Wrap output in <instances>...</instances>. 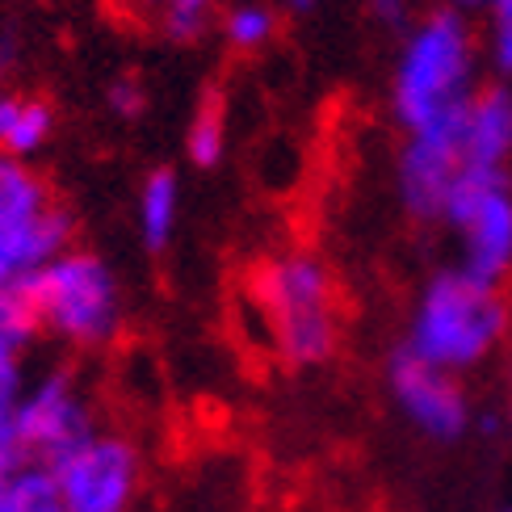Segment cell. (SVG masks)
Masks as SVG:
<instances>
[{"label": "cell", "mask_w": 512, "mask_h": 512, "mask_svg": "<svg viewBox=\"0 0 512 512\" xmlns=\"http://www.w3.org/2000/svg\"><path fill=\"white\" fill-rule=\"evenodd\" d=\"M504 332L508 303L500 286H487L466 269H445L424 286L403 349L445 374H458L479 366L504 340Z\"/></svg>", "instance_id": "1"}, {"label": "cell", "mask_w": 512, "mask_h": 512, "mask_svg": "<svg viewBox=\"0 0 512 512\" xmlns=\"http://www.w3.org/2000/svg\"><path fill=\"white\" fill-rule=\"evenodd\" d=\"M471 101V26L458 9H441L403 42L395 68V118L408 135H420L462 122Z\"/></svg>", "instance_id": "2"}, {"label": "cell", "mask_w": 512, "mask_h": 512, "mask_svg": "<svg viewBox=\"0 0 512 512\" xmlns=\"http://www.w3.org/2000/svg\"><path fill=\"white\" fill-rule=\"evenodd\" d=\"M252 303L261 307L273 345L290 366H324L336 353V294L315 256L294 252L256 265Z\"/></svg>", "instance_id": "3"}, {"label": "cell", "mask_w": 512, "mask_h": 512, "mask_svg": "<svg viewBox=\"0 0 512 512\" xmlns=\"http://www.w3.org/2000/svg\"><path fill=\"white\" fill-rule=\"evenodd\" d=\"M30 286L38 298L42 328L68 340L76 349H97L114 340L122 324V294L114 282V269L93 252L68 248L51 265L30 273Z\"/></svg>", "instance_id": "4"}, {"label": "cell", "mask_w": 512, "mask_h": 512, "mask_svg": "<svg viewBox=\"0 0 512 512\" xmlns=\"http://www.w3.org/2000/svg\"><path fill=\"white\" fill-rule=\"evenodd\" d=\"M72 215L21 160L0 156V290L68 252Z\"/></svg>", "instance_id": "5"}, {"label": "cell", "mask_w": 512, "mask_h": 512, "mask_svg": "<svg viewBox=\"0 0 512 512\" xmlns=\"http://www.w3.org/2000/svg\"><path fill=\"white\" fill-rule=\"evenodd\" d=\"M47 471L68 512H131L143 483V454L122 433H93Z\"/></svg>", "instance_id": "6"}, {"label": "cell", "mask_w": 512, "mask_h": 512, "mask_svg": "<svg viewBox=\"0 0 512 512\" xmlns=\"http://www.w3.org/2000/svg\"><path fill=\"white\" fill-rule=\"evenodd\" d=\"M93 433H97L93 408L72 370H47L26 387V399L17 408V429H13L17 454L26 462L51 466L63 454H72L76 445H84Z\"/></svg>", "instance_id": "7"}, {"label": "cell", "mask_w": 512, "mask_h": 512, "mask_svg": "<svg viewBox=\"0 0 512 512\" xmlns=\"http://www.w3.org/2000/svg\"><path fill=\"white\" fill-rule=\"evenodd\" d=\"M387 382H391V395L399 403L403 420L429 441L454 445L471 433L475 416H471V403H466V391L458 387L454 374L429 366V361L412 357L399 345L387 366Z\"/></svg>", "instance_id": "8"}, {"label": "cell", "mask_w": 512, "mask_h": 512, "mask_svg": "<svg viewBox=\"0 0 512 512\" xmlns=\"http://www.w3.org/2000/svg\"><path fill=\"white\" fill-rule=\"evenodd\" d=\"M462 135H466V118L450 126H433V131H420L408 139V147L399 156V194H403L408 215L441 219L445 194H450L454 177L462 173Z\"/></svg>", "instance_id": "9"}, {"label": "cell", "mask_w": 512, "mask_h": 512, "mask_svg": "<svg viewBox=\"0 0 512 512\" xmlns=\"http://www.w3.org/2000/svg\"><path fill=\"white\" fill-rule=\"evenodd\" d=\"M471 277L500 286L512 269V189L496 194L466 227V265Z\"/></svg>", "instance_id": "10"}, {"label": "cell", "mask_w": 512, "mask_h": 512, "mask_svg": "<svg viewBox=\"0 0 512 512\" xmlns=\"http://www.w3.org/2000/svg\"><path fill=\"white\" fill-rule=\"evenodd\" d=\"M512 152V93L504 84L475 93L462 135V164L500 168Z\"/></svg>", "instance_id": "11"}, {"label": "cell", "mask_w": 512, "mask_h": 512, "mask_svg": "<svg viewBox=\"0 0 512 512\" xmlns=\"http://www.w3.org/2000/svg\"><path fill=\"white\" fill-rule=\"evenodd\" d=\"M55 131V110L42 97H0V152L9 160L34 156Z\"/></svg>", "instance_id": "12"}, {"label": "cell", "mask_w": 512, "mask_h": 512, "mask_svg": "<svg viewBox=\"0 0 512 512\" xmlns=\"http://www.w3.org/2000/svg\"><path fill=\"white\" fill-rule=\"evenodd\" d=\"M177 206H181V181L173 168H152L139 189V231L147 252H164L177 227Z\"/></svg>", "instance_id": "13"}, {"label": "cell", "mask_w": 512, "mask_h": 512, "mask_svg": "<svg viewBox=\"0 0 512 512\" xmlns=\"http://www.w3.org/2000/svg\"><path fill=\"white\" fill-rule=\"evenodd\" d=\"M504 189H508L504 168H475V164H462V173L454 177L450 194H445L441 219L466 231V227H471V219L479 215V210L492 202L496 194H504Z\"/></svg>", "instance_id": "14"}, {"label": "cell", "mask_w": 512, "mask_h": 512, "mask_svg": "<svg viewBox=\"0 0 512 512\" xmlns=\"http://www.w3.org/2000/svg\"><path fill=\"white\" fill-rule=\"evenodd\" d=\"M223 143H227V97H223V89L210 84L194 110V122H189L185 152L198 168H215L223 160Z\"/></svg>", "instance_id": "15"}, {"label": "cell", "mask_w": 512, "mask_h": 512, "mask_svg": "<svg viewBox=\"0 0 512 512\" xmlns=\"http://www.w3.org/2000/svg\"><path fill=\"white\" fill-rule=\"evenodd\" d=\"M38 332H42L38 298H34L30 277H21V282L0 290V340H5V345L26 349Z\"/></svg>", "instance_id": "16"}, {"label": "cell", "mask_w": 512, "mask_h": 512, "mask_svg": "<svg viewBox=\"0 0 512 512\" xmlns=\"http://www.w3.org/2000/svg\"><path fill=\"white\" fill-rule=\"evenodd\" d=\"M21 353L17 345H5L0 340V450H17L13 429H17V408L26 399V366H21Z\"/></svg>", "instance_id": "17"}, {"label": "cell", "mask_w": 512, "mask_h": 512, "mask_svg": "<svg viewBox=\"0 0 512 512\" xmlns=\"http://www.w3.org/2000/svg\"><path fill=\"white\" fill-rule=\"evenodd\" d=\"M5 512H68V508H63L59 487H55V479H51L47 466L21 462L17 475H13V487H9Z\"/></svg>", "instance_id": "18"}, {"label": "cell", "mask_w": 512, "mask_h": 512, "mask_svg": "<svg viewBox=\"0 0 512 512\" xmlns=\"http://www.w3.org/2000/svg\"><path fill=\"white\" fill-rule=\"evenodd\" d=\"M273 30H277V17L265 5H236L227 13V38H231V47H240V51L265 47Z\"/></svg>", "instance_id": "19"}, {"label": "cell", "mask_w": 512, "mask_h": 512, "mask_svg": "<svg viewBox=\"0 0 512 512\" xmlns=\"http://www.w3.org/2000/svg\"><path fill=\"white\" fill-rule=\"evenodd\" d=\"M215 0H168L164 5V34L173 42H194L206 30V17Z\"/></svg>", "instance_id": "20"}, {"label": "cell", "mask_w": 512, "mask_h": 512, "mask_svg": "<svg viewBox=\"0 0 512 512\" xmlns=\"http://www.w3.org/2000/svg\"><path fill=\"white\" fill-rule=\"evenodd\" d=\"M105 101H110V110L118 118H139L143 105H147V93H143V84L135 76H118L110 89H105Z\"/></svg>", "instance_id": "21"}, {"label": "cell", "mask_w": 512, "mask_h": 512, "mask_svg": "<svg viewBox=\"0 0 512 512\" xmlns=\"http://www.w3.org/2000/svg\"><path fill=\"white\" fill-rule=\"evenodd\" d=\"M496 13V63L512 72V0H492Z\"/></svg>", "instance_id": "22"}, {"label": "cell", "mask_w": 512, "mask_h": 512, "mask_svg": "<svg viewBox=\"0 0 512 512\" xmlns=\"http://www.w3.org/2000/svg\"><path fill=\"white\" fill-rule=\"evenodd\" d=\"M26 462L17 450H0V512H5L9 504V487H13V475H17V466Z\"/></svg>", "instance_id": "23"}, {"label": "cell", "mask_w": 512, "mask_h": 512, "mask_svg": "<svg viewBox=\"0 0 512 512\" xmlns=\"http://www.w3.org/2000/svg\"><path fill=\"white\" fill-rule=\"evenodd\" d=\"M374 17L387 21V26H403V0H370Z\"/></svg>", "instance_id": "24"}, {"label": "cell", "mask_w": 512, "mask_h": 512, "mask_svg": "<svg viewBox=\"0 0 512 512\" xmlns=\"http://www.w3.org/2000/svg\"><path fill=\"white\" fill-rule=\"evenodd\" d=\"M13 59H17V34L13 30H0V72H5Z\"/></svg>", "instance_id": "25"}, {"label": "cell", "mask_w": 512, "mask_h": 512, "mask_svg": "<svg viewBox=\"0 0 512 512\" xmlns=\"http://www.w3.org/2000/svg\"><path fill=\"white\" fill-rule=\"evenodd\" d=\"M475 429H479L483 437H496V433H500V416H496V412H483V416L475 420Z\"/></svg>", "instance_id": "26"}, {"label": "cell", "mask_w": 512, "mask_h": 512, "mask_svg": "<svg viewBox=\"0 0 512 512\" xmlns=\"http://www.w3.org/2000/svg\"><path fill=\"white\" fill-rule=\"evenodd\" d=\"M290 9L294 13H307V9H315V0H290Z\"/></svg>", "instance_id": "27"}, {"label": "cell", "mask_w": 512, "mask_h": 512, "mask_svg": "<svg viewBox=\"0 0 512 512\" xmlns=\"http://www.w3.org/2000/svg\"><path fill=\"white\" fill-rule=\"evenodd\" d=\"M458 9H475V5H492V0H454Z\"/></svg>", "instance_id": "28"}, {"label": "cell", "mask_w": 512, "mask_h": 512, "mask_svg": "<svg viewBox=\"0 0 512 512\" xmlns=\"http://www.w3.org/2000/svg\"><path fill=\"white\" fill-rule=\"evenodd\" d=\"M508 403H512V366H508Z\"/></svg>", "instance_id": "29"}, {"label": "cell", "mask_w": 512, "mask_h": 512, "mask_svg": "<svg viewBox=\"0 0 512 512\" xmlns=\"http://www.w3.org/2000/svg\"><path fill=\"white\" fill-rule=\"evenodd\" d=\"M147 5H168V0H147Z\"/></svg>", "instance_id": "30"}, {"label": "cell", "mask_w": 512, "mask_h": 512, "mask_svg": "<svg viewBox=\"0 0 512 512\" xmlns=\"http://www.w3.org/2000/svg\"><path fill=\"white\" fill-rule=\"evenodd\" d=\"M500 512H512V504H508V508H500Z\"/></svg>", "instance_id": "31"}]
</instances>
